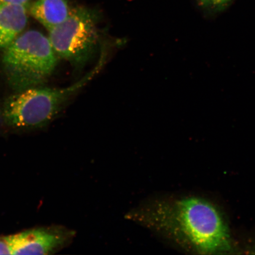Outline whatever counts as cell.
Wrapping results in <instances>:
<instances>
[{
	"mask_svg": "<svg viewBox=\"0 0 255 255\" xmlns=\"http://www.w3.org/2000/svg\"><path fill=\"white\" fill-rule=\"evenodd\" d=\"M73 7L69 0H36L29 9L31 15L49 31L63 23Z\"/></svg>",
	"mask_w": 255,
	"mask_h": 255,
	"instance_id": "7",
	"label": "cell"
},
{
	"mask_svg": "<svg viewBox=\"0 0 255 255\" xmlns=\"http://www.w3.org/2000/svg\"><path fill=\"white\" fill-rule=\"evenodd\" d=\"M75 235L65 226L51 225L4 236L8 255H50L68 247Z\"/></svg>",
	"mask_w": 255,
	"mask_h": 255,
	"instance_id": "5",
	"label": "cell"
},
{
	"mask_svg": "<svg viewBox=\"0 0 255 255\" xmlns=\"http://www.w3.org/2000/svg\"><path fill=\"white\" fill-rule=\"evenodd\" d=\"M28 7L0 5V49H5L23 33L28 21Z\"/></svg>",
	"mask_w": 255,
	"mask_h": 255,
	"instance_id": "6",
	"label": "cell"
},
{
	"mask_svg": "<svg viewBox=\"0 0 255 255\" xmlns=\"http://www.w3.org/2000/svg\"><path fill=\"white\" fill-rule=\"evenodd\" d=\"M31 1V0H0V5L20 4L28 7Z\"/></svg>",
	"mask_w": 255,
	"mask_h": 255,
	"instance_id": "9",
	"label": "cell"
},
{
	"mask_svg": "<svg viewBox=\"0 0 255 255\" xmlns=\"http://www.w3.org/2000/svg\"><path fill=\"white\" fill-rule=\"evenodd\" d=\"M57 57L49 37L27 30L5 48L2 68L10 87L19 92L46 81L55 71Z\"/></svg>",
	"mask_w": 255,
	"mask_h": 255,
	"instance_id": "3",
	"label": "cell"
},
{
	"mask_svg": "<svg viewBox=\"0 0 255 255\" xmlns=\"http://www.w3.org/2000/svg\"><path fill=\"white\" fill-rule=\"evenodd\" d=\"M126 218L187 251L212 254L231 250L230 233L221 212L199 197L152 199Z\"/></svg>",
	"mask_w": 255,
	"mask_h": 255,
	"instance_id": "1",
	"label": "cell"
},
{
	"mask_svg": "<svg viewBox=\"0 0 255 255\" xmlns=\"http://www.w3.org/2000/svg\"><path fill=\"white\" fill-rule=\"evenodd\" d=\"M100 14L95 9L73 7L63 23L49 31V39L57 57L76 68L85 66L97 52L100 43Z\"/></svg>",
	"mask_w": 255,
	"mask_h": 255,
	"instance_id": "4",
	"label": "cell"
},
{
	"mask_svg": "<svg viewBox=\"0 0 255 255\" xmlns=\"http://www.w3.org/2000/svg\"><path fill=\"white\" fill-rule=\"evenodd\" d=\"M197 5L204 13L213 16L223 12L234 0H196Z\"/></svg>",
	"mask_w": 255,
	"mask_h": 255,
	"instance_id": "8",
	"label": "cell"
},
{
	"mask_svg": "<svg viewBox=\"0 0 255 255\" xmlns=\"http://www.w3.org/2000/svg\"><path fill=\"white\" fill-rule=\"evenodd\" d=\"M105 62L102 55L95 68L79 81L63 89L33 87L16 92L0 108V126L14 131L41 128L59 113L63 105L73 94L93 79Z\"/></svg>",
	"mask_w": 255,
	"mask_h": 255,
	"instance_id": "2",
	"label": "cell"
}]
</instances>
